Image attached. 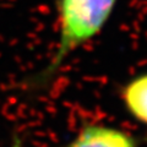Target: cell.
Returning <instances> with one entry per match:
<instances>
[{
    "mask_svg": "<svg viewBox=\"0 0 147 147\" xmlns=\"http://www.w3.org/2000/svg\"><path fill=\"white\" fill-rule=\"evenodd\" d=\"M118 0H59V43L52 60L37 81L45 82L64 60L93 39L107 25Z\"/></svg>",
    "mask_w": 147,
    "mask_h": 147,
    "instance_id": "cell-1",
    "label": "cell"
},
{
    "mask_svg": "<svg viewBox=\"0 0 147 147\" xmlns=\"http://www.w3.org/2000/svg\"><path fill=\"white\" fill-rule=\"evenodd\" d=\"M67 147H136L130 134L107 125H87Z\"/></svg>",
    "mask_w": 147,
    "mask_h": 147,
    "instance_id": "cell-2",
    "label": "cell"
},
{
    "mask_svg": "<svg viewBox=\"0 0 147 147\" xmlns=\"http://www.w3.org/2000/svg\"><path fill=\"white\" fill-rule=\"evenodd\" d=\"M121 99L129 114L147 125V72L135 77L124 86Z\"/></svg>",
    "mask_w": 147,
    "mask_h": 147,
    "instance_id": "cell-3",
    "label": "cell"
}]
</instances>
